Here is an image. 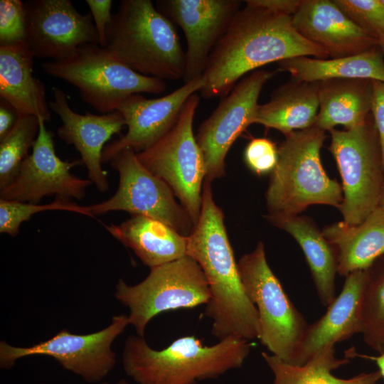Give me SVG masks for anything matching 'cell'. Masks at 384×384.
<instances>
[{"instance_id": "cell-5", "label": "cell", "mask_w": 384, "mask_h": 384, "mask_svg": "<svg viewBox=\"0 0 384 384\" xmlns=\"http://www.w3.org/2000/svg\"><path fill=\"white\" fill-rule=\"evenodd\" d=\"M325 132L314 124L285 135L265 194L269 215H299L314 204L340 208L342 186L328 176L320 159Z\"/></svg>"}, {"instance_id": "cell-12", "label": "cell", "mask_w": 384, "mask_h": 384, "mask_svg": "<svg viewBox=\"0 0 384 384\" xmlns=\"http://www.w3.org/2000/svg\"><path fill=\"white\" fill-rule=\"evenodd\" d=\"M129 324L128 316L121 314L113 316L106 328L92 334H75L63 329L52 338L29 347L13 346L1 341L0 365L9 368L19 358L47 356L90 383L100 381L116 363L112 343Z\"/></svg>"}, {"instance_id": "cell-23", "label": "cell", "mask_w": 384, "mask_h": 384, "mask_svg": "<svg viewBox=\"0 0 384 384\" xmlns=\"http://www.w3.org/2000/svg\"><path fill=\"white\" fill-rule=\"evenodd\" d=\"M274 226L289 233L301 247L320 302L327 307L336 298V252L314 222L299 215H269Z\"/></svg>"}, {"instance_id": "cell-7", "label": "cell", "mask_w": 384, "mask_h": 384, "mask_svg": "<svg viewBox=\"0 0 384 384\" xmlns=\"http://www.w3.org/2000/svg\"><path fill=\"white\" fill-rule=\"evenodd\" d=\"M238 268L245 291L258 313V339L271 354L293 364L309 324L270 269L262 242L240 258Z\"/></svg>"}, {"instance_id": "cell-43", "label": "cell", "mask_w": 384, "mask_h": 384, "mask_svg": "<svg viewBox=\"0 0 384 384\" xmlns=\"http://www.w3.org/2000/svg\"><path fill=\"white\" fill-rule=\"evenodd\" d=\"M382 4L384 5V0H380Z\"/></svg>"}, {"instance_id": "cell-30", "label": "cell", "mask_w": 384, "mask_h": 384, "mask_svg": "<svg viewBox=\"0 0 384 384\" xmlns=\"http://www.w3.org/2000/svg\"><path fill=\"white\" fill-rule=\"evenodd\" d=\"M39 132L38 117L19 115L8 134L0 140V190L17 175Z\"/></svg>"}, {"instance_id": "cell-32", "label": "cell", "mask_w": 384, "mask_h": 384, "mask_svg": "<svg viewBox=\"0 0 384 384\" xmlns=\"http://www.w3.org/2000/svg\"><path fill=\"white\" fill-rule=\"evenodd\" d=\"M356 26L377 40L384 34V5L380 0H333Z\"/></svg>"}, {"instance_id": "cell-34", "label": "cell", "mask_w": 384, "mask_h": 384, "mask_svg": "<svg viewBox=\"0 0 384 384\" xmlns=\"http://www.w3.org/2000/svg\"><path fill=\"white\" fill-rule=\"evenodd\" d=\"M244 161L257 175L271 173L277 164V147L267 138H254L245 149Z\"/></svg>"}, {"instance_id": "cell-1", "label": "cell", "mask_w": 384, "mask_h": 384, "mask_svg": "<svg viewBox=\"0 0 384 384\" xmlns=\"http://www.w3.org/2000/svg\"><path fill=\"white\" fill-rule=\"evenodd\" d=\"M245 2L210 55L199 90L205 99L226 96L247 73L273 62L300 56L329 58L294 28L292 16Z\"/></svg>"}, {"instance_id": "cell-28", "label": "cell", "mask_w": 384, "mask_h": 384, "mask_svg": "<svg viewBox=\"0 0 384 384\" xmlns=\"http://www.w3.org/2000/svg\"><path fill=\"white\" fill-rule=\"evenodd\" d=\"M262 358L274 375L272 384H378L379 370L361 373L349 378L336 377L334 370L348 364L350 358L336 356L335 347H328L303 365L288 363L267 352Z\"/></svg>"}, {"instance_id": "cell-20", "label": "cell", "mask_w": 384, "mask_h": 384, "mask_svg": "<svg viewBox=\"0 0 384 384\" xmlns=\"http://www.w3.org/2000/svg\"><path fill=\"white\" fill-rule=\"evenodd\" d=\"M366 278V270L355 271L346 277L341 292L326 311L308 325L293 364L303 365L324 349L361 334L360 304Z\"/></svg>"}, {"instance_id": "cell-4", "label": "cell", "mask_w": 384, "mask_h": 384, "mask_svg": "<svg viewBox=\"0 0 384 384\" xmlns=\"http://www.w3.org/2000/svg\"><path fill=\"white\" fill-rule=\"evenodd\" d=\"M105 48L137 73L183 79L186 54L172 21L150 0H122L106 31Z\"/></svg>"}, {"instance_id": "cell-9", "label": "cell", "mask_w": 384, "mask_h": 384, "mask_svg": "<svg viewBox=\"0 0 384 384\" xmlns=\"http://www.w3.org/2000/svg\"><path fill=\"white\" fill-rule=\"evenodd\" d=\"M342 179L343 222L358 225L378 206L384 178L381 148L373 119L351 129L329 131Z\"/></svg>"}, {"instance_id": "cell-2", "label": "cell", "mask_w": 384, "mask_h": 384, "mask_svg": "<svg viewBox=\"0 0 384 384\" xmlns=\"http://www.w3.org/2000/svg\"><path fill=\"white\" fill-rule=\"evenodd\" d=\"M201 197L200 216L188 236L187 255L199 264L208 282L210 298L205 314L212 320L211 334L219 341L258 338V313L242 285L210 181H204Z\"/></svg>"}, {"instance_id": "cell-16", "label": "cell", "mask_w": 384, "mask_h": 384, "mask_svg": "<svg viewBox=\"0 0 384 384\" xmlns=\"http://www.w3.org/2000/svg\"><path fill=\"white\" fill-rule=\"evenodd\" d=\"M156 9L182 29L186 40L183 82L201 78L210 55L241 8L238 0H163Z\"/></svg>"}, {"instance_id": "cell-17", "label": "cell", "mask_w": 384, "mask_h": 384, "mask_svg": "<svg viewBox=\"0 0 384 384\" xmlns=\"http://www.w3.org/2000/svg\"><path fill=\"white\" fill-rule=\"evenodd\" d=\"M203 85L202 76L161 97L149 99L134 94L126 98L117 111L123 116L127 131L105 146L102 164L110 163L124 149L131 148L138 153L154 144L173 127L188 99Z\"/></svg>"}, {"instance_id": "cell-13", "label": "cell", "mask_w": 384, "mask_h": 384, "mask_svg": "<svg viewBox=\"0 0 384 384\" xmlns=\"http://www.w3.org/2000/svg\"><path fill=\"white\" fill-rule=\"evenodd\" d=\"M273 75L256 70L241 79L204 120L196 135L205 163V180L212 181L225 174V157L237 138L254 124L260 92Z\"/></svg>"}, {"instance_id": "cell-39", "label": "cell", "mask_w": 384, "mask_h": 384, "mask_svg": "<svg viewBox=\"0 0 384 384\" xmlns=\"http://www.w3.org/2000/svg\"><path fill=\"white\" fill-rule=\"evenodd\" d=\"M348 353L351 358L359 356V357H363V358H368V359L375 361L379 368L378 370L380 371L381 374L382 378L384 380V352L382 353H380L379 356H375L360 355V354H358L355 351L354 348H353V350L351 348V351H348Z\"/></svg>"}, {"instance_id": "cell-31", "label": "cell", "mask_w": 384, "mask_h": 384, "mask_svg": "<svg viewBox=\"0 0 384 384\" xmlns=\"http://www.w3.org/2000/svg\"><path fill=\"white\" fill-rule=\"evenodd\" d=\"M46 210H66L94 218L88 206H82L68 198L56 196L48 204L26 203L0 198V233L17 235L21 224L34 214Z\"/></svg>"}, {"instance_id": "cell-3", "label": "cell", "mask_w": 384, "mask_h": 384, "mask_svg": "<svg viewBox=\"0 0 384 384\" xmlns=\"http://www.w3.org/2000/svg\"><path fill=\"white\" fill-rule=\"evenodd\" d=\"M251 346L250 341L238 337L204 346L187 336L155 350L143 336L132 335L126 340L122 363L127 375L138 384H196L241 367Z\"/></svg>"}, {"instance_id": "cell-14", "label": "cell", "mask_w": 384, "mask_h": 384, "mask_svg": "<svg viewBox=\"0 0 384 384\" xmlns=\"http://www.w3.org/2000/svg\"><path fill=\"white\" fill-rule=\"evenodd\" d=\"M39 119V132L32 152L23 161L16 177L0 190L4 200L39 203L46 196L84 198L92 181L74 176L70 169L82 164L81 159L63 161L55 151L53 134L45 121Z\"/></svg>"}, {"instance_id": "cell-24", "label": "cell", "mask_w": 384, "mask_h": 384, "mask_svg": "<svg viewBox=\"0 0 384 384\" xmlns=\"http://www.w3.org/2000/svg\"><path fill=\"white\" fill-rule=\"evenodd\" d=\"M105 228L150 268L187 255L188 237L159 220L134 215L119 225Z\"/></svg>"}, {"instance_id": "cell-15", "label": "cell", "mask_w": 384, "mask_h": 384, "mask_svg": "<svg viewBox=\"0 0 384 384\" xmlns=\"http://www.w3.org/2000/svg\"><path fill=\"white\" fill-rule=\"evenodd\" d=\"M25 5L26 43L34 58L60 60L81 46L99 45L91 14H80L70 1L32 0Z\"/></svg>"}, {"instance_id": "cell-8", "label": "cell", "mask_w": 384, "mask_h": 384, "mask_svg": "<svg viewBox=\"0 0 384 384\" xmlns=\"http://www.w3.org/2000/svg\"><path fill=\"white\" fill-rule=\"evenodd\" d=\"M115 298L129 309V324L143 336L155 316L178 309L206 304L210 298L207 279L199 264L188 255L150 268L148 276L135 285L123 279L116 284Z\"/></svg>"}, {"instance_id": "cell-36", "label": "cell", "mask_w": 384, "mask_h": 384, "mask_svg": "<svg viewBox=\"0 0 384 384\" xmlns=\"http://www.w3.org/2000/svg\"><path fill=\"white\" fill-rule=\"evenodd\" d=\"M371 112L379 137L384 168V82L372 80Z\"/></svg>"}, {"instance_id": "cell-33", "label": "cell", "mask_w": 384, "mask_h": 384, "mask_svg": "<svg viewBox=\"0 0 384 384\" xmlns=\"http://www.w3.org/2000/svg\"><path fill=\"white\" fill-rule=\"evenodd\" d=\"M26 9L21 0L0 1V46L26 42Z\"/></svg>"}, {"instance_id": "cell-10", "label": "cell", "mask_w": 384, "mask_h": 384, "mask_svg": "<svg viewBox=\"0 0 384 384\" xmlns=\"http://www.w3.org/2000/svg\"><path fill=\"white\" fill-rule=\"evenodd\" d=\"M200 97L192 95L173 127L148 149L137 153L139 161L164 181L188 212L194 226L201 209L205 163L193 130Z\"/></svg>"}, {"instance_id": "cell-25", "label": "cell", "mask_w": 384, "mask_h": 384, "mask_svg": "<svg viewBox=\"0 0 384 384\" xmlns=\"http://www.w3.org/2000/svg\"><path fill=\"white\" fill-rule=\"evenodd\" d=\"M318 97L315 126L324 131L337 125L354 129L366 123L370 117L372 80L331 79L319 82Z\"/></svg>"}, {"instance_id": "cell-35", "label": "cell", "mask_w": 384, "mask_h": 384, "mask_svg": "<svg viewBox=\"0 0 384 384\" xmlns=\"http://www.w3.org/2000/svg\"><path fill=\"white\" fill-rule=\"evenodd\" d=\"M90 9L95 28L99 37V46L105 48L107 45L106 31L112 21V0H86Z\"/></svg>"}, {"instance_id": "cell-42", "label": "cell", "mask_w": 384, "mask_h": 384, "mask_svg": "<svg viewBox=\"0 0 384 384\" xmlns=\"http://www.w3.org/2000/svg\"><path fill=\"white\" fill-rule=\"evenodd\" d=\"M101 384H110V383H101ZM115 384H127V383L126 382L125 380L122 379V380H120L119 382H117V383H115Z\"/></svg>"}, {"instance_id": "cell-22", "label": "cell", "mask_w": 384, "mask_h": 384, "mask_svg": "<svg viewBox=\"0 0 384 384\" xmlns=\"http://www.w3.org/2000/svg\"><path fill=\"white\" fill-rule=\"evenodd\" d=\"M322 234L336 252L340 275L366 270L384 254V209L378 206L358 225H329Z\"/></svg>"}, {"instance_id": "cell-41", "label": "cell", "mask_w": 384, "mask_h": 384, "mask_svg": "<svg viewBox=\"0 0 384 384\" xmlns=\"http://www.w3.org/2000/svg\"><path fill=\"white\" fill-rule=\"evenodd\" d=\"M378 46L384 53V34L378 39Z\"/></svg>"}, {"instance_id": "cell-21", "label": "cell", "mask_w": 384, "mask_h": 384, "mask_svg": "<svg viewBox=\"0 0 384 384\" xmlns=\"http://www.w3.org/2000/svg\"><path fill=\"white\" fill-rule=\"evenodd\" d=\"M33 55L26 42L0 46V97L18 115L51 119L43 83L33 74Z\"/></svg>"}, {"instance_id": "cell-29", "label": "cell", "mask_w": 384, "mask_h": 384, "mask_svg": "<svg viewBox=\"0 0 384 384\" xmlns=\"http://www.w3.org/2000/svg\"><path fill=\"white\" fill-rule=\"evenodd\" d=\"M360 312L361 334L366 345L379 353L384 352V254L366 270Z\"/></svg>"}, {"instance_id": "cell-38", "label": "cell", "mask_w": 384, "mask_h": 384, "mask_svg": "<svg viewBox=\"0 0 384 384\" xmlns=\"http://www.w3.org/2000/svg\"><path fill=\"white\" fill-rule=\"evenodd\" d=\"M15 109L6 101L1 99L0 102V140L4 139L11 131L18 118Z\"/></svg>"}, {"instance_id": "cell-26", "label": "cell", "mask_w": 384, "mask_h": 384, "mask_svg": "<svg viewBox=\"0 0 384 384\" xmlns=\"http://www.w3.org/2000/svg\"><path fill=\"white\" fill-rule=\"evenodd\" d=\"M319 107L318 82L292 78L277 87L268 102L258 105L254 123L285 136L313 126Z\"/></svg>"}, {"instance_id": "cell-27", "label": "cell", "mask_w": 384, "mask_h": 384, "mask_svg": "<svg viewBox=\"0 0 384 384\" xmlns=\"http://www.w3.org/2000/svg\"><path fill=\"white\" fill-rule=\"evenodd\" d=\"M384 53L379 46L339 58L300 56L278 63L279 70L307 82L331 79H363L384 82Z\"/></svg>"}, {"instance_id": "cell-40", "label": "cell", "mask_w": 384, "mask_h": 384, "mask_svg": "<svg viewBox=\"0 0 384 384\" xmlns=\"http://www.w3.org/2000/svg\"><path fill=\"white\" fill-rule=\"evenodd\" d=\"M378 207L384 209V178H383V181L381 191H380Z\"/></svg>"}, {"instance_id": "cell-11", "label": "cell", "mask_w": 384, "mask_h": 384, "mask_svg": "<svg viewBox=\"0 0 384 384\" xmlns=\"http://www.w3.org/2000/svg\"><path fill=\"white\" fill-rule=\"evenodd\" d=\"M110 163L119 173V186L109 199L88 206L94 218L123 210L159 220L186 237L192 233L194 224L171 188L139 161L132 149H122Z\"/></svg>"}, {"instance_id": "cell-18", "label": "cell", "mask_w": 384, "mask_h": 384, "mask_svg": "<svg viewBox=\"0 0 384 384\" xmlns=\"http://www.w3.org/2000/svg\"><path fill=\"white\" fill-rule=\"evenodd\" d=\"M53 100L48 102L52 111L62 121L58 128V137L68 144L73 145L86 166L89 179L100 192L109 188L107 172L102 167V154L105 143L126 126L122 114L114 111L95 114L75 112L70 107L67 95L60 88L53 87Z\"/></svg>"}, {"instance_id": "cell-37", "label": "cell", "mask_w": 384, "mask_h": 384, "mask_svg": "<svg viewBox=\"0 0 384 384\" xmlns=\"http://www.w3.org/2000/svg\"><path fill=\"white\" fill-rule=\"evenodd\" d=\"M248 3L272 11L292 16L302 0H247Z\"/></svg>"}, {"instance_id": "cell-6", "label": "cell", "mask_w": 384, "mask_h": 384, "mask_svg": "<svg viewBox=\"0 0 384 384\" xmlns=\"http://www.w3.org/2000/svg\"><path fill=\"white\" fill-rule=\"evenodd\" d=\"M42 69L76 87L82 100L100 114L116 111L130 95L166 89L164 80L137 73L96 44L81 46L65 59L43 63Z\"/></svg>"}, {"instance_id": "cell-19", "label": "cell", "mask_w": 384, "mask_h": 384, "mask_svg": "<svg viewBox=\"0 0 384 384\" xmlns=\"http://www.w3.org/2000/svg\"><path fill=\"white\" fill-rule=\"evenodd\" d=\"M294 28L321 46L329 58L355 55L378 46L331 0H302L292 17Z\"/></svg>"}]
</instances>
